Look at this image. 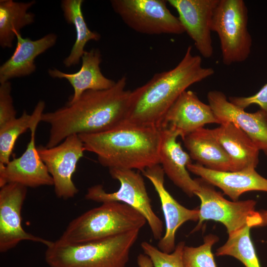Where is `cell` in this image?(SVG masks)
Returning a JSON list of instances; mask_svg holds the SVG:
<instances>
[{"mask_svg": "<svg viewBox=\"0 0 267 267\" xmlns=\"http://www.w3.org/2000/svg\"><path fill=\"white\" fill-rule=\"evenodd\" d=\"M126 85L124 76L109 89L87 90L74 102L43 113L41 122L50 127L45 146H55L73 134L98 133L122 125L132 91Z\"/></svg>", "mask_w": 267, "mask_h": 267, "instance_id": "1", "label": "cell"}, {"mask_svg": "<svg viewBox=\"0 0 267 267\" xmlns=\"http://www.w3.org/2000/svg\"><path fill=\"white\" fill-rule=\"evenodd\" d=\"M211 67L202 66V58L189 45L173 69L155 74L145 84L131 91L123 125L162 129L164 119L179 96L193 84L213 75Z\"/></svg>", "mask_w": 267, "mask_h": 267, "instance_id": "2", "label": "cell"}, {"mask_svg": "<svg viewBox=\"0 0 267 267\" xmlns=\"http://www.w3.org/2000/svg\"><path fill=\"white\" fill-rule=\"evenodd\" d=\"M78 136L85 151L96 154L98 162L109 169H137L142 172L160 164L162 129L122 125Z\"/></svg>", "mask_w": 267, "mask_h": 267, "instance_id": "3", "label": "cell"}, {"mask_svg": "<svg viewBox=\"0 0 267 267\" xmlns=\"http://www.w3.org/2000/svg\"><path fill=\"white\" fill-rule=\"evenodd\" d=\"M139 231L78 244L58 239L46 246L45 261L49 267H125Z\"/></svg>", "mask_w": 267, "mask_h": 267, "instance_id": "4", "label": "cell"}, {"mask_svg": "<svg viewBox=\"0 0 267 267\" xmlns=\"http://www.w3.org/2000/svg\"><path fill=\"white\" fill-rule=\"evenodd\" d=\"M146 222L142 215L125 203L105 202L71 221L59 239L68 244L86 243L140 230Z\"/></svg>", "mask_w": 267, "mask_h": 267, "instance_id": "5", "label": "cell"}, {"mask_svg": "<svg viewBox=\"0 0 267 267\" xmlns=\"http://www.w3.org/2000/svg\"><path fill=\"white\" fill-rule=\"evenodd\" d=\"M248 9L243 0H219L214 10L212 31L219 37L225 65L245 61L252 44L248 30Z\"/></svg>", "mask_w": 267, "mask_h": 267, "instance_id": "6", "label": "cell"}, {"mask_svg": "<svg viewBox=\"0 0 267 267\" xmlns=\"http://www.w3.org/2000/svg\"><path fill=\"white\" fill-rule=\"evenodd\" d=\"M109 171L111 177L120 182L119 189L107 192L102 185H94L88 189L86 199L101 203L119 202L130 206L144 217L153 238L159 240L162 237L163 223L153 210L142 176L134 170L112 168Z\"/></svg>", "mask_w": 267, "mask_h": 267, "instance_id": "7", "label": "cell"}, {"mask_svg": "<svg viewBox=\"0 0 267 267\" xmlns=\"http://www.w3.org/2000/svg\"><path fill=\"white\" fill-rule=\"evenodd\" d=\"M197 180L199 187L194 195L199 197L201 204L198 223L191 233L199 229L202 222L207 220L222 223L228 235L247 225L260 227L261 218L259 211L255 210L256 201H230L202 178Z\"/></svg>", "mask_w": 267, "mask_h": 267, "instance_id": "8", "label": "cell"}, {"mask_svg": "<svg viewBox=\"0 0 267 267\" xmlns=\"http://www.w3.org/2000/svg\"><path fill=\"white\" fill-rule=\"evenodd\" d=\"M165 0H111L114 11L133 30L143 34L180 35L185 32Z\"/></svg>", "mask_w": 267, "mask_h": 267, "instance_id": "9", "label": "cell"}, {"mask_svg": "<svg viewBox=\"0 0 267 267\" xmlns=\"http://www.w3.org/2000/svg\"><path fill=\"white\" fill-rule=\"evenodd\" d=\"M37 150L53 179L56 196L64 200L73 198L79 191L72 177L85 151L78 135H70L52 147L39 145Z\"/></svg>", "mask_w": 267, "mask_h": 267, "instance_id": "10", "label": "cell"}, {"mask_svg": "<svg viewBox=\"0 0 267 267\" xmlns=\"http://www.w3.org/2000/svg\"><path fill=\"white\" fill-rule=\"evenodd\" d=\"M27 187L17 183H7L0 189V252L3 253L27 240L42 243L46 247L52 242L26 232L22 226L21 211Z\"/></svg>", "mask_w": 267, "mask_h": 267, "instance_id": "11", "label": "cell"}, {"mask_svg": "<svg viewBox=\"0 0 267 267\" xmlns=\"http://www.w3.org/2000/svg\"><path fill=\"white\" fill-rule=\"evenodd\" d=\"M175 8L185 32L193 40L201 56L212 57V22L219 0H167Z\"/></svg>", "mask_w": 267, "mask_h": 267, "instance_id": "12", "label": "cell"}, {"mask_svg": "<svg viewBox=\"0 0 267 267\" xmlns=\"http://www.w3.org/2000/svg\"><path fill=\"white\" fill-rule=\"evenodd\" d=\"M142 173L152 183L158 195L165 220V233L158 241V248L163 252L171 253L176 246L177 230L186 222L198 221L199 210L185 208L170 194L165 187V174L160 164L148 168Z\"/></svg>", "mask_w": 267, "mask_h": 267, "instance_id": "13", "label": "cell"}, {"mask_svg": "<svg viewBox=\"0 0 267 267\" xmlns=\"http://www.w3.org/2000/svg\"><path fill=\"white\" fill-rule=\"evenodd\" d=\"M207 99L221 124L229 122L238 126L267 156V113L265 111L260 109L254 113L247 112L232 103L219 90L209 91Z\"/></svg>", "mask_w": 267, "mask_h": 267, "instance_id": "14", "label": "cell"}, {"mask_svg": "<svg viewBox=\"0 0 267 267\" xmlns=\"http://www.w3.org/2000/svg\"><path fill=\"white\" fill-rule=\"evenodd\" d=\"M38 125L36 124L30 128V140L23 153L5 165L0 163V187L10 183L32 188L53 185V179L36 146Z\"/></svg>", "mask_w": 267, "mask_h": 267, "instance_id": "15", "label": "cell"}, {"mask_svg": "<svg viewBox=\"0 0 267 267\" xmlns=\"http://www.w3.org/2000/svg\"><path fill=\"white\" fill-rule=\"evenodd\" d=\"M221 124L211 106L201 101L191 90L184 91L167 112L162 129L177 131L183 139L207 124Z\"/></svg>", "mask_w": 267, "mask_h": 267, "instance_id": "16", "label": "cell"}, {"mask_svg": "<svg viewBox=\"0 0 267 267\" xmlns=\"http://www.w3.org/2000/svg\"><path fill=\"white\" fill-rule=\"evenodd\" d=\"M178 136L179 134L174 130L162 129L160 165L170 179L191 197L199 184L197 178L192 179L189 175L187 166L192 163L191 158L177 141Z\"/></svg>", "mask_w": 267, "mask_h": 267, "instance_id": "17", "label": "cell"}, {"mask_svg": "<svg viewBox=\"0 0 267 267\" xmlns=\"http://www.w3.org/2000/svg\"><path fill=\"white\" fill-rule=\"evenodd\" d=\"M187 169L212 185L218 187L233 201L243 193L250 191L267 192V179L254 168L234 172H223L208 169L198 163H191Z\"/></svg>", "mask_w": 267, "mask_h": 267, "instance_id": "18", "label": "cell"}, {"mask_svg": "<svg viewBox=\"0 0 267 267\" xmlns=\"http://www.w3.org/2000/svg\"><path fill=\"white\" fill-rule=\"evenodd\" d=\"M17 43L11 56L0 66V83L10 80L29 76L36 70L35 59L53 46L57 36L48 34L36 40L24 38L20 33L15 32Z\"/></svg>", "mask_w": 267, "mask_h": 267, "instance_id": "19", "label": "cell"}, {"mask_svg": "<svg viewBox=\"0 0 267 267\" xmlns=\"http://www.w3.org/2000/svg\"><path fill=\"white\" fill-rule=\"evenodd\" d=\"M81 60V67L76 73H66L55 68L48 70V74L51 78L66 79L72 86L74 92L68 103L74 102L87 90L108 89L116 83L105 77L101 71L102 56L99 49L93 48L86 51Z\"/></svg>", "mask_w": 267, "mask_h": 267, "instance_id": "20", "label": "cell"}, {"mask_svg": "<svg viewBox=\"0 0 267 267\" xmlns=\"http://www.w3.org/2000/svg\"><path fill=\"white\" fill-rule=\"evenodd\" d=\"M211 131L229 156L232 172L257 167L260 150L238 126L229 122H223Z\"/></svg>", "mask_w": 267, "mask_h": 267, "instance_id": "21", "label": "cell"}, {"mask_svg": "<svg viewBox=\"0 0 267 267\" xmlns=\"http://www.w3.org/2000/svg\"><path fill=\"white\" fill-rule=\"evenodd\" d=\"M182 140L191 159L197 163L212 170L232 172L230 157L211 129L201 128Z\"/></svg>", "mask_w": 267, "mask_h": 267, "instance_id": "22", "label": "cell"}, {"mask_svg": "<svg viewBox=\"0 0 267 267\" xmlns=\"http://www.w3.org/2000/svg\"><path fill=\"white\" fill-rule=\"evenodd\" d=\"M83 0H63L61 7L66 22L73 25L75 29L76 37L69 55L63 61L64 66L70 67L78 64L86 51L84 49L89 41H98L100 35L91 31L88 27L82 11Z\"/></svg>", "mask_w": 267, "mask_h": 267, "instance_id": "23", "label": "cell"}, {"mask_svg": "<svg viewBox=\"0 0 267 267\" xmlns=\"http://www.w3.org/2000/svg\"><path fill=\"white\" fill-rule=\"evenodd\" d=\"M35 0L18 2L12 0H0V45L3 48H11L16 38L15 32L33 23L35 15L28 10Z\"/></svg>", "mask_w": 267, "mask_h": 267, "instance_id": "24", "label": "cell"}, {"mask_svg": "<svg viewBox=\"0 0 267 267\" xmlns=\"http://www.w3.org/2000/svg\"><path fill=\"white\" fill-rule=\"evenodd\" d=\"M45 102L39 101L33 113L24 110L22 114L0 127V163L7 164L10 160L15 143L18 137L28 129L41 121Z\"/></svg>", "mask_w": 267, "mask_h": 267, "instance_id": "25", "label": "cell"}, {"mask_svg": "<svg viewBox=\"0 0 267 267\" xmlns=\"http://www.w3.org/2000/svg\"><path fill=\"white\" fill-rule=\"evenodd\" d=\"M251 228L247 225L229 235L226 242L216 250L215 255L217 256L233 257L245 267H261L250 237Z\"/></svg>", "mask_w": 267, "mask_h": 267, "instance_id": "26", "label": "cell"}, {"mask_svg": "<svg viewBox=\"0 0 267 267\" xmlns=\"http://www.w3.org/2000/svg\"><path fill=\"white\" fill-rule=\"evenodd\" d=\"M219 240L212 234L204 237V243L198 247L185 246L182 259L184 267H217L212 247Z\"/></svg>", "mask_w": 267, "mask_h": 267, "instance_id": "27", "label": "cell"}, {"mask_svg": "<svg viewBox=\"0 0 267 267\" xmlns=\"http://www.w3.org/2000/svg\"><path fill=\"white\" fill-rule=\"evenodd\" d=\"M144 254L151 260L153 267H184L183 259L184 241L179 242L173 252L167 253L162 252L147 241L140 244Z\"/></svg>", "mask_w": 267, "mask_h": 267, "instance_id": "28", "label": "cell"}, {"mask_svg": "<svg viewBox=\"0 0 267 267\" xmlns=\"http://www.w3.org/2000/svg\"><path fill=\"white\" fill-rule=\"evenodd\" d=\"M11 95V84L9 81L0 85V127L16 118Z\"/></svg>", "mask_w": 267, "mask_h": 267, "instance_id": "29", "label": "cell"}, {"mask_svg": "<svg viewBox=\"0 0 267 267\" xmlns=\"http://www.w3.org/2000/svg\"><path fill=\"white\" fill-rule=\"evenodd\" d=\"M228 100L232 103L244 110L251 105H257L261 109L267 113V83L252 96H230Z\"/></svg>", "mask_w": 267, "mask_h": 267, "instance_id": "30", "label": "cell"}, {"mask_svg": "<svg viewBox=\"0 0 267 267\" xmlns=\"http://www.w3.org/2000/svg\"><path fill=\"white\" fill-rule=\"evenodd\" d=\"M138 267H153L150 259L144 254H140L137 257Z\"/></svg>", "mask_w": 267, "mask_h": 267, "instance_id": "31", "label": "cell"}, {"mask_svg": "<svg viewBox=\"0 0 267 267\" xmlns=\"http://www.w3.org/2000/svg\"><path fill=\"white\" fill-rule=\"evenodd\" d=\"M259 213L261 218L260 227L267 226V210L259 211Z\"/></svg>", "mask_w": 267, "mask_h": 267, "instance_id": "32", "label": "cell"}]
</instances>
